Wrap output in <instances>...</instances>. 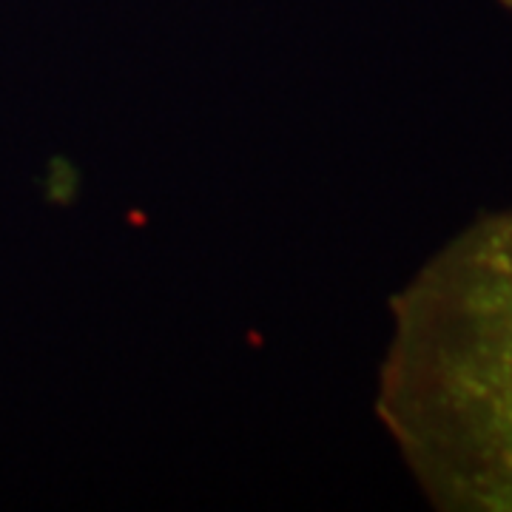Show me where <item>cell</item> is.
<instances>
[{"mask_svg": "<svg viewBox=\"0 0 512 512\" xmlns=\"http://www.w3.org/2000/svg\"><path fill=\"white\" fill-rule=\"evenodd\" d=\"M382 416L441 510L512 512V208L433 256L393 302Z\"/></svg>", "mask_w": 512, "mask_h": 512, "instance_id": "1", "label": "cell"}, {"mask_svg": "<svg viewBox=\"0 0 512 512\" xmlns=\"http://www.w3.org/2000/svg\"><path fill=\"white\" fill-rule=\"evenodd\" d=\"M501 3H504V6H510V9H512V0H501Z\"/></svg>", "mask_w": 512, "mask_h": 512, "instance_id": "2", "label": "cell"}]
</instances>
